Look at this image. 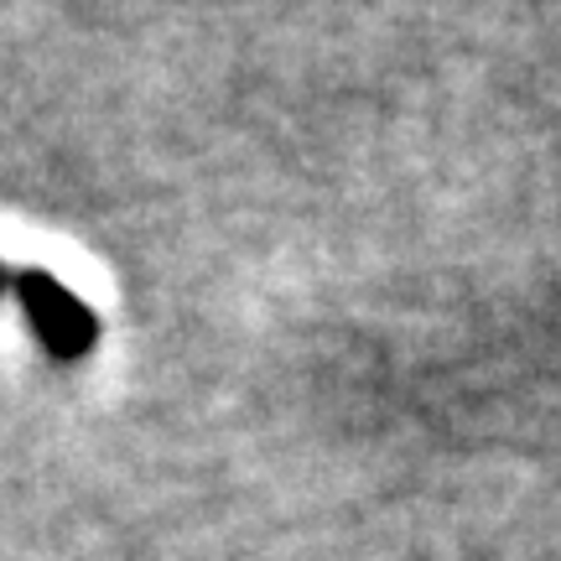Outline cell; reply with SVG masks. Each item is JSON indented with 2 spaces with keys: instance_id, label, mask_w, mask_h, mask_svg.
<instances>
[{
  "instance_id": "6da1fadb",
  "label": "cell",
  "mask_w": 561,
  "mask_h": 561,
  "mask_svg": "<svg viewBox=\"0 0 561 561\" xmlns=\"http://www.w3.org/2000/svg\"><path fill=\"white\" fill-rule=\"evenodd\" d=\"M11 286H16L21 307H26V318H32L42 348L53 359H79V354L94 348V312L58 276H47V271H16Z\"/></svg>"
},
{
  "instance_id": "7a4b0ae2",
  "label": "cell",
  "mask_w": 561,
  "mask_h": 561,
  "mask_svg": "<svg viewBox=\"0 0 561 561\" xmlns=\"http://www.w3.org/2000/svg\"><path fill=\"white\" fill-rule=\"evenodd\" d=\"M5 280H11V276H5V265H0V291H5Z\"/></svg>"
}]
</instances>
